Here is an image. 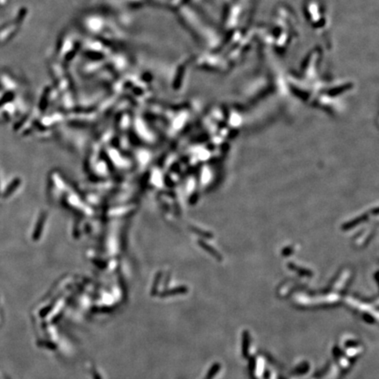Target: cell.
Instances as JSON below:
<instances>
[{
    "instance_id": "6da1fadb",
    "label": "cell",
    "mask_w": 379,
    "mask_h": 379,
    "mask_svg": "<svg viewBox=\"0 0 379 379\" xmlns=\"http://www.w3.org/2000/svg\"><path fill=\"white\" fill-rule=\"evenodd\" d=\"M46 217H47L46 212H43L39 218V220L37 222V226L35 227L34 233V240H38L40 238L42 229H43V226L45 224V221H46Z\"/></svg>"
},
{
    "instance_id": "7a4b0ae2",
    "label": "cell",
    "mask_w": 379,
    "mask_h": 379,
    "mask_svg": "<svg viewBox=\"0 0 379 379\" xmlns=\"http://www.w3.org/2000/svg\"><path fill=\"white\" fill-rule=\"evenodd\" d=\"M368 219V215H362V216H360V217L356 218V219H354V220H351L349 222H348V223H346V224L343 226V229L345 230H348V229H350V228H353V227H355L356 226H357L359 225L360 223H362V222H364L365 220H367Z\"/></svg>"
},
{
    "instance_id": "3957f363",
    "label": "cell",
    "mask_w": 379,
    "mask_h": 379,
    "mask_svg": "<svg viewBox=\"0 0 379 379\" xmlns=\"http://www.w3.org/2000/svg\"><path fill=\"white\" fill-rule=\"evenodd\" d=\"M198 243H199V245L201 246L203 248H204L206 251H208V252L210 253L212 256H214L215 258H217L218 261H220V260H221V255H220V254H218V252H217L214 248H212L211 246H209L208 244H206V243H205V242H204V241H201V240H199V241H198Z\"/></svg>"
},
{
    "instance_id": "277c9868",
    "label": "cell",
    "mask_w": 379,
    "mask_h": 379,
    "mask_svg": "<svg viewBox=\"0 0 379 379\" xmlns=\"http://www.w3.org/2000/svg\"><path fill=\"white\" fill-rule=\"evenodd\" d=\"M19 184H20V179H15L13 182H12V183L10 184V186L8 187V189H7L6 192H5V196L6 197L8 195H10L13 190H15V189L19 186Z\"/></svg>"
},
{
    "instance_id": "5b68a950",
    "label": "cell",
    "mask_w": 379,
    "mask_h": 379,
    "mask_svg": "<svg viewBox=\"0 0 379 379\" xmlns=\"http://www.w3.org/2000/svg\"><path fill=\"white\" fill-rule=\"evenodd\" d=\"M194 231L196 233H198V234H200V235H202V236H205V237H211L212 235L211 234H208V233H203V231H201V230H199V229H194Z\"/></svg>"
}]
</instances>
